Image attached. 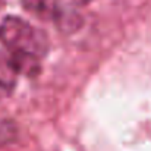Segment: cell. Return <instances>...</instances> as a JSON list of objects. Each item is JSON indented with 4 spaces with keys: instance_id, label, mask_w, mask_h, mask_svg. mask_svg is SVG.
<instances>
[{
    "instance_id": "1",
    "label": "cell",
    "mask_w": 151,
    "mask_h": 151,
    "mask_svg": "<svg viewBox=\"0 0 151 151\" xmlns=\"http://www.w3.org/2000/svg\"><path fill=\"white\" fill-rule=\"evenodd\" d=\"M0 43L10 51H28L38 57H44L50 47L44 31L13 15L0 22Z\"/></svg>"
},
{
    "instance_id": "2",
    "label": "cell",
    "mask_w": 151,
    "mask_h": 151,
    "mask_svg": "<svg viewBox=\"0 0 151 151\" xmlns=\"http://www.w3.org/2000/svg\"><path fill=\"white\" fill-rule=\"evenodd\" d=\"M9 63L16 75L35 78L41 72L40 57L28 51H10Z\"/></svg>"
},
{
    "instance_id": "3",
    "label": "cell",
    "mask_w": 151,
    "mask_h": 151,
    "mask_svg": "<svg viewBox=\"0 0 151 151\" xmlns=\"http://www.w3.org/2000/svg\"><path fill=\"white\" fill-rule=\"evenodd\" d=\"M21 4L31 15L43 21H53V22L63 6L60 0H21Z\"/></svg>"
},
{
    "instance_id": "4",
    "label": "cell",
    "mask_w": 151,
    "mask_h": 151,
    "mask_svg": "<svg viewBox=\"0 0 151 151\" xmlns=\"http://www.w3.org/2000/svg\"><path fill=\"white\" fill-rule=\"evenodd\" d=\"M54 25L63 34H73V32H76L78 29L82 28L84 18L73 7H69V6L63 4L60 12H59V15L54 19Z\"/></svg>"
},
{
    "instance_id": "5",
    "label": "cell",
    "mask_w": 151,
    "mask_h": 151,
    "mask_svg": "<svg viewBox=\"0 0 151 151\" xmlns=\"http://www.w3.org/2000/svg\"><path fill=\"white\" fill-rule=\"evenodd\" d=\"M16 138V126L9 119H0V145L13 142Z\"/></svg>"
},
{
    "instance_id": "6",
    "label": "cell",
    "mask_w": 151,
    "mask_h": 151,
    "mask_svg": "<svg viewBox=\"0 0 151 151\" xmlns=\"http://www.w3.org/2000/svg\"><path fill=\"white\" fill-rule=\"evenodd\" d=\"M75 3H78V4H87V3H90L91 0H73Z\"/></svg>"
}]
</instances>
